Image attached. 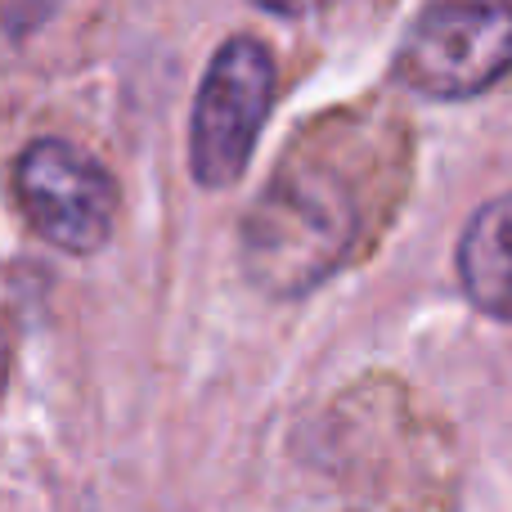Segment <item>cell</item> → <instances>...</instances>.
Masks as SVG:
<instances>
[{"label": "cell", "mask_w": 512, "mask_h": 512, "mask_svg": "<svg viewBox=\"0 0 512 512\" xmlns=\"http://www.w3.org/2000/svg\"><path fill=\"white\" fill-rule=\"evenodd\" d=\"M355 239V212L346 189L333 176L301 167H283L261 203L243 225V256L248 274L265 292H306L319 283Z\"/></svg>", "instance_id": "cell-1"}, {"label": "cell", "mask_w": 512, "mask_h": 512, "mask_svg": "<svg viewBox=\"0 0 512 512\" xmlns=\"http://www.w3.org/2000/svg\"><path fill=\"white\" fill-rule=\"evenodd\" d=\"M274 86V54L256 36H230L216 50L189 122V167L203 189H230L243 180L270 117Z\"/></svg>", "instance_id": "cell-2"}, {"label": "cell", "mask_w": 512, "mask_h": 512, "mask_svg": "<svg viewBox=\"0 0 512 512\" xmlns=\"http://www.w3.org/2000/svg\"><path fill=\"white\" fill-rule=\"evenodd\" d=\"M405 86L427 99H472L512 72V5H432L396 54Z\"/></svg>", "instance_id": "cell-3"}, {"label": "cell", "mask_w": 512, "mask_h": 512, "mask_svg": "<svg viewBox=\"0 0 512 512\" xmlns=\"http://www.w3.org/2000/svg\"><path fill=\"white\" fill-rule=\"evenodd\" d=\"M14 198L27 225L63 252L90 256L117 221V185L99 158L68 140H32L14 162Z\"/></svg>", "instance_id": "cell-4"}, {"label": "cell", "mask_w": 512, "mask_h": 512, "mask_svg": "<svg viewBox=\"0 0 512 512\" xmlns=\"http://www.w3.org/2000/svg\"><path fill=\"white\" fill-rule=\"evenodd\" d=\"M459 283L486 315L512 324V194L477 207L459 239Z\"/></svg>", "instance_id": "cell-5"}]
</instances>
